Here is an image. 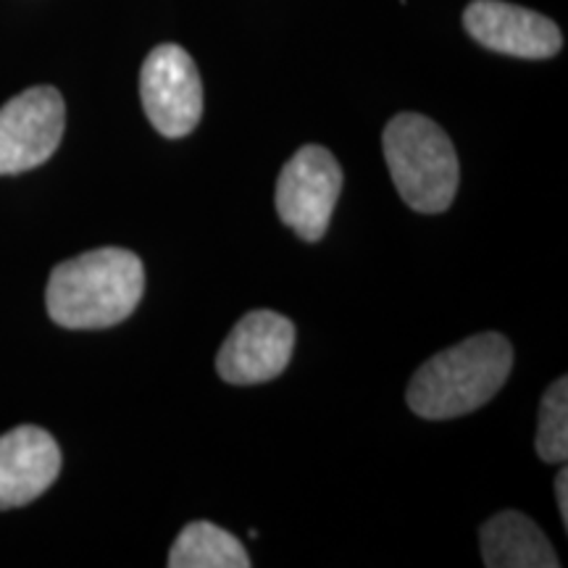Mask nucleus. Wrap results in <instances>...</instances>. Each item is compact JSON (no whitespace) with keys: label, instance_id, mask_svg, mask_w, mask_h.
Here are the masks:
<instances>
[{"label":"nucleus","instance_id":"9","mask_svg":"<svg viewBox=\"0 0 568 568\" xmlns=\"http://www.w3.org/2000/svg\"><path fill=\"white\" fill-rule=\"evenodd\" d=\"M59 443L40 426H17L0 437V510L38 500L59 479Z\"/></svg>","mask_w":568,"mask_h":568},{"label":"nucleus","instance_id":"8","mask_svg":"<svg viewBox=\"0 0 568 568\" xmlns=\"http://www.w3.org/2000/svg\"><path fill=\"white\" fill-rule=\"evenodd\" d=\"M464 27L479 45L516 59H552L564 45L556 21L503 0H474Z\"/></svg>","mask_w":568,"mask_h":568},{"label":"nucleus","instance_id":"2","mask_svg":"<svg viewBox=\"0 0 568 568\" xmlns=\"http://www.w3.org/2000/svg\"><path fill=\"white\" fill-rule=\"evenodd\" d=\"M514 368V347L497 332L474 335L437 353L410 379L406 400L422 418L466 416L487 406Z\"/></svg>","mask_w":568,"mask_h":568},{"label":"nucleus","instance_id":"7","mask_svg":"<svg viewBox=\"0 0 568 568\" xmlns=\"http://www.w3.org/2000/svg\"><path fill=\"white\" fill-rule=\"evenodd\" d=\"M295 347V324L274 311H251L224 339L216 372L230 385H261L287 368Z\"/></svg>","mask_w":568,"mask_h":568},{"label":"nucleus","instance_id":"4","mask_svg":"<svg viewBox=\"0 0 568 568\" xmlns=\"http://www.w3.org/2000/svg\"><path fill=\"white\" fill-rule=\"evenodd\" d=\"M343 193V169L326 148L305 145L284 163L276 182V213L305 243H316L329 226Z\"/></svg>","mask_w":568,"mask_h":568},{"label":"nucleus","instance_id":"12","mask_svg":"<svg viewBox=\"0 0 568 568\" xmlns=\"http://www.w3.org/2000/svg\"><path fill=\"white\" fill-rule=\"evenodd\" d=\"M537 456L545 464H566L568 458V379L560 376L552 382L548 393L539 403V424H537Z\"/></svg>","mask_w":568,"mask_h":568},{"label":"nucleus","instance_id":"6","mask_svg":"<svg viewBox=\"0 0 568 568\" xmlns=\"http://www.w3.org/2000/svg\"><path fill=\"white\" fill-rule=\"evenodd\" d=\"M67 105L55 88H30L0 109V176L30 172L61 145Z\"/></svg>","mask_w":568,"mask_h":568},{"label":"nucleus","instance_id":"1","mask_svg":"<svg viewBox=\"0 0 568 568\" xmlns=\"http://www.w3.org/2000/svg\"><path fill=\"white\" fill-rule=\"evenodd\" d=\"M145 268L132 251L101 247L63 261L45 290L48 316L63 329H105L138 308Z\"/></svg>","mask_w":568,"mask_h":568},{"label":"nucleus","instance_id":"10","mask_svg":"<svg viewBox=\"0 0 568 568\" xmlns=\"http://www.w3.org/2000/svg\"><path fill=\"white\" fill-rule=\"evenodd\" d=\"M481 558L489 568H558L560 560L529 516L503 510L481 527Z\"/></svg>","mask_w":568,"mask_h":568},{"label":"nucleus","instance_id":"3","mask_svg":"<svg viewBox=\"0 0 568 568\" xmlns=\"http://www.w3.org/2000/svg\"><path fill=\"white\" fill-rule=\"evenodd\" d=\"M385 159L403 203L418 213H443L458 193V155L439 124L422 113H397L385 126Z\"/></svg>","mask_w":568,"mask_h":568},{"label":"nucleus","instance_id":"5","mask_svg":"<svg viewBox=\"0 0 568 568\" xmlns=\"http://www.w3.org/2000/svg\"><path fill=\"white\" fill-rule=\"evenodd\" d=\"M140 98L148 119L163 138H184L203 116V82L195 61L180 45L153 48L142 63Z\"/></svg>","mask_w":568,"mask_h":568},{"label":"nucleus","instance_id":"11","mask_svg":"<svg viewBox=\"0 0 568 568\" xmlns=\"http://www.w3.org/2000/svg\"><path fill=\"white\" fill-rule=\"evenodd\" d=\"M172 568H247L251 558L237 537L211 521H193L180 531L169 552Z\"/></svg>","mask_w":568,"mask_h":568},{"label":"nucleus","instance_id":"13","mask_svg":"<svg viewBox=\"0 0 568 568\" xmlns=\"http://www.w3.org/2000/svg\"><path fill=\"white\" fill-rule=\"evenodd\" d=\"M556 503L560 510V518H564V527H568V471L560 468L556 477Z\"/></svg>","mask_w":568,"mask_h":568}]
</instances>
